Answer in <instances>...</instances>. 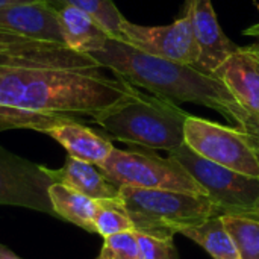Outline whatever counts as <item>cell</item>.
Returning a JSON list of instances; mask_svg holds the SVG:
<instances>
[{
    "mask_svg": "<svg viewBox=\"0 0 259 259\" xmlns=\"http://www.w3.org/2000/svg\"><path fill=\"white\" fill-rule=\"evenodd\" d=\"M49 197L55 211V217H61L87 232H96L94 215L97 211V200L90 199L58 182L49 188Z\"/></svg>",
    "mask_w": 259,
    "mask_h": 259,
    "instance_id": "cell-16",
    "label": "cell"
},
{
    "mask_svg": "<svg viewBox=\"0 0 259 259\" xmlns=\"http://www.w3.org/2000/svg\"><path fill=\"white\" fill-rule=\"evenodd\" d=\"M185 144L208 161L259 179L258 152L252 138L238 127L190 114L185 121Z\"/></svg>",
    "mask_w": 259,
    "mask_h": 259,
    "instance_id": "cell-7",
    "label": "cell"
},
{
    "mask_svg": "<svg viewBox=\"0 0 259 259\" xmlns=\"http://www.w3.org/2000/svg\"><path fill=\"white\" fill-rule=\"evenodd\" d=\"M53 184L47 167L0 147V205L35 209L55 217L49 197Z\"/></svg>",
    "mask_w": 259,
    "mask_h": 259,
    "instance_id": "cell-8",
    "label": "cell"
},
{
    "mask_svg": "<svg viewBox=\"0 0 259 259\" xmlns=\"http://www.w3.org/2000/svg\"><path fill=\"white\" fill-rule=\"evenodd\" d=\"M250 53H253L256 58L259 59V44H253V46H249V47H246Z\"/></svg>",
    "mask_w": 259,
    "mask_h": 259,
    "instance_id": "cell-28",
    "label": "cell"
},
{
    "mask_svg": "<svg viewBox=\"0 0 259 259\" xmlns=\"http://www.w3.org/2000/svg\"><path fill=\"white\" fill-rule=\"evenodd\" d=\"M65 44L33 41L0 55V132L39 131L58 117L96 115L135 87Z\"/></svg>",
    "mask_w": 259,
    "mask_h": 259,
    "instance_id": "cell-1",
    "label": "cell"
},
{
    "mask_svg": "<svg viewBox=\"0 0 259 259\" xmlns=\"http://www.w3.org/2000/svg\"><path fill=\"white\" fill-rule=\"evenodd\" d=\"M181 235L199 244L212 259H241L220 215L212 217L202 225L187 228L181 232Z\"/></svg>",
    "mask_w": 259,
    "mask_h": 259,
    "instance_id": "cell-17",
    "label": "cell"
},
{
    "mask_svg": "<svg viewBox=\"0 0 259 259\" xmlns=\"http://www.w3.org/2000/svg\"><path fill=\"white\" fill-rule=\"evenodd\" d=\"M80 11L90 14L108 33L111 38L121 39V29L126 21L123 14L114 5L112 0H62Z\"/></svg>",
    "mask_w": 259,
    "mask_h": 259,
    "instance_id": "cell-20",
    "label": "cell"
},
{
    "mask_svg": "<svg viewBox=\"0 0 259 259\" xmlns=\"http://www.w3.org/2000/svg\"><path fill=\"white\" fill-rule=\"evenodd\" d=\"M94 229L96 234L106 238L120 232L135 231V226L120 200H97Z\"/></svg>",
    "mask_w": 259,
    "mask_h": 259,
    "instance_id": "cell-19",
    "label": "cell"
},
{
    "mask_svg": "<svg viewBox=\"0 0 259 259\" xmlns=\"http://www.w3.org/2000/svg\"><path fill=\"white\" fill-rule=\"evenodd\" d=\"M121 41L149 55L190 65H196L199 58L191 17L187 11L181 18L165 26H143L126 20Z\"/></svg>",
    "mask_w": 259,
    "mask_h": 259,
    "instance_id": "cell-9",
    "label": "cell"
},
{
    "mask_svg": "<svg viewBox=\"0 0 259 259\" xmlns=\"http://www.w3.org/2000/svg\"><path fill=\"white\" fill-rule=\"evenodd\" d=\"M244 33H246V35H249V36H259V23L253 24V26H250L249 29H246V30H244Z\"/></svg>",
    "mask_w": 259,
    "mask_h": 259,
    "instance_id": "cell-26",
    "label": "cell"
},
{
    "mask_svg": "<svg viewBox=\"0 0 259 259\" xmlns=\"http://www.w3.org/2000/svg\"><path fill=\"white\" fill-rule=\"evenodd\" d=\"M53 0H33L0 8V29L36 41L64 44L58 8Z\"/></svg>",
    "mask_w": 259,
    "mask_h": 259,
    "instance_id": "cell-11",
    "label": "cell"
},
{
    "mask_svg": "<svg viewBox=\"0 0 259 259\" xmlns=\"http://www.w3.org/2000/svg\"><path fill=\"white\" fill-rule=\"evenodd\" d=\"M137 232L141 259H179L173 237H161L146 232Z\"/></svg>",
    "mask_w": 259,
    "mask_h": 259,
    "instance_id": "cell-22",
    "label": "cell"
},
{
    "mask_svg": "<svg viewBox=\"0 0 259 259\" xmlns=\"http://www.w3.org/2000/svg\"><path fill=\"white\" fill-rule=\"evenodd\" d=\"M214 74L259 126V59L246 47L229 56ZM259 146L258 143H253Z\"/></svg>",
    "mask_w": 259,
    "mask_h": 259,
    "instance_id": "cell-13",
    "label": "cell"
},
{
    "mask_svg": "<svg viewBox=\"0 0 259 259\" xmlns=\"http://www.w3.org/2000/svg\"><path fill=\"white\" fill-rule=\"evenodd\" d=\"M244 217H250V219H255V220H258L259 222V196H258V200H256V203H255V206L250 209V211H247L246 214H243Z\"/></svg>",
    "mask_w": 259,
    "mask_h": 259,
    "instance_id": "cell-25",
    "label": "cell"
},
{
    "mask_svg": "<svg viewBox=\"0 0 259 259\" xmlns=\"http://www.w3.org/2000/svg\"><path fill=\"white\" fill-rule=\"evenodd\" d=\"M38 132L58 141L68 156L100 165L114 150L109 138L97 134L91 127L76 121L74 117H58L44 124Z\"/></svg>",
    "mask_w": 259,
    "mask_h": 259,
    "instance_id": "cell-12",
    "label": "cell"
},
{
    "mask_svg": "<svg viewBox=\"0 0 259 259\" xmlns=\"http://www.w3.org/2000/svg\"><path fill=\"white\" fill-rule=\"evenodd\" d=\"M225 228L231 234L240 258L259 259V222L244 215H220Z\"/></svg>",
    "mask_w": 259,
    "mask_h": 259,
    "instance_id": "cell-18",
    "label": "cell"
},
{
    "mask_svg": "<svg viewBox=\"0 0 259 259\" xmlns=\"http://www.w3.org/2000/svg\"><path fill=\"white\" fill-rule=\"evenodd\" d=\"M24 2H33V0H0V8L14 5V3H24Z\"/></svg>",
    "mask_w": 259,
    "mask_h": 259,
    "instance_id": "cell-27",
    "label": "cell"
},
{
    "mask_svg": "<svg viewBox=\"0 0 259 259\" xmlns=\"http://www.w3.org/2000/svg\"><path fill=\"white\" fill-rule=\"evenodd\" d=\"M188 115L175 102L135 88L129 97L91 118L109 138L170 153L185 143Z\"/></svg>",
    "mask_w": 259,
    "mask_h": 259,
    "instance_id": "cell-3",
    "label": "cell"
},
{
    "mask_svg": "<svg viewBox=\"0 0 259 259\" xmlns=\"http://www.w3.org/2000/svg\"><path fill=\"white\" fill-rule=\"evenodd\" d=\"M53 5L58 8L64 44L68 49L90 55L91 52L102 49L111 38L109 33L90 14L64 3L62 0H55Z\"/></svg>",
    "mask_w": 259,
    "mask_h": 259,
    "instance_id": "cell-15",
    "label": "cell"
},
{
    "mask_svg": "<svg viewBox=\"0 0 259 259\" xmlns=\"http://www.w3.org/2000/svg\"><path fill=\"white\" fill-rule=\"evenodd\" d=\"M33 41H36V39L20 36V35H15V33H11V32H6V30L0 29V55L5 53V52H9V50L18 49L21 46L30 44Z\"/></svg>",
    "mask_w": 259,
    "mask_h": 259,
    "instance_id": "cell-23",
    "label": "cell"
},
{
    "mask_svg": "<svg viewBox=\"0 0 259 259\" xmlns=\"http://www.w3.org/2000/svg\"><path fill=\"white\" fill-rule=\"evenodd\" d=\"M90 56L135 88L168 99L208 106L259 141V126L240 106L228 87L214 74L200 68L149 55L121 39L109 38Z\"/></svg>",
    "mask_w": 259,
    "mask_h": 259,
    "instance_id": "cell-2",
    "label": "cell"
},
{
    "mask_svg": "<svg viewBox=\"0 0 259 259\" xmlns=\"http://www.w3.org/2000/svg\"><path fill=\"white\" fill-rule=\"evenodd\" d=\"M99 168L118 187L170 190L206 196V191L170 155L168 158H161L147 150H121L114 147Z\"/></svg>",
    "mask_w": 259,
    "mask_h": 259,
    "instance_id": "cell-5",
    "label": "cell"
},
{
    "mask_svg": "<svg viewBox=\"0 0 259 259\" xmlns=\"http://www.w3.org/2000/svg\"><path fill=\"white\" fill-rule=\"evenodd\" d=\"M120 202L135 231L161 237H175L187 228L222 215L208 196L182 191L120 187Z\"/></svg>",
    "mask_w": 259,
    "mask_h": 259,
    "instance_id": "cell-4",
    "label": "cell"
},
{
    "mask_svg": "<svg viewBox=\"0 0 259 259\" xmlns=\"http://www.w3.org/2000/svg\"><path fill=\"white\" fill-rule=\"evenodd\" d=\"M100 250L102 259H141V250L135 231L120 232L103 238Z\"/></svg>",
    "mask_w": 259,
    "mask_h": 259,
    "instance_id": "cell-21",
    "label": "cell"
},
{
    "mask_svg": "<svg viewBox=\"0 0 259 259\" xmlns=\"http://www.w3.org/2000/svg\"><path fill=\"white\" fill-rule=\"evenodd\" d=\"M52 179L94 200H120V187L111 182L94 164L68 156L58 170H50Z\"/></svg>",
    "mask_w": 259,
    "mask_h": 259,
    "instance_id": "cell-14",
    "label": "cell"
},
{
    "mask_svg": "<svg viewBox=\"0 0 259 259\" xmlns=\"http://www.w3.org/2000/svg\"><path fill=\"white\" fill-rule=\"evenodd\" d=\"M168 155L206 191V196L220 208L222 215H243L255 206L259 196V179L256 178L208 161L193 152L185 143Z\"/></svg>",
    "mask_w": 259,
    "mask_h": 259,
    "instance_id": "cell-6",
    "label": "cell"
},
{
    "mask_svg": "<svg viewBox=\"0 0 259 259\" xmlns=\"http://www.w3.org/2000/svg\"><path fill=\"white\" fill-rule=\"evenodd\" d=\"M187 12L191 17L193 33L199 50L194 67L206 73H214L241 47L234 44L220 27L211 0H188Z\"/></svg>",
    "mask_w": 259,
    "mask_h": 259,
    "instance_id": "cell-10",
    "label": "cell"
},
{
    "mask_svg": "<svg viewBox=\"0 0 259 259\" xmlns=\"http://www.w3.org/2000/svg\"><path fill=\"white\" fill-rule=\"evenodd\" d=\"M96 259H102V258H100V256H99V258H96Z\"/></svg>",
    "mask_w": 259,
    "mask_h": 259,
    "instance_id": "cell-29",
    "label": "cell"
},
{
    "mask_svg": "<svg viewBox=\"0 0 259 259\" xmlns=\"http://www.w3.org/2000/svg\"><path fill=\"white\" fill-rule=\"evenodd\" d=\"M0 259H21L20 256H17L11 249H8L6 246L0 244Z\"/></svg>",
    "mask_w": 259,
    "mask_h": 259,
    "instance_id": "cell-24",
    "label": "cell"
}]
</instances>
